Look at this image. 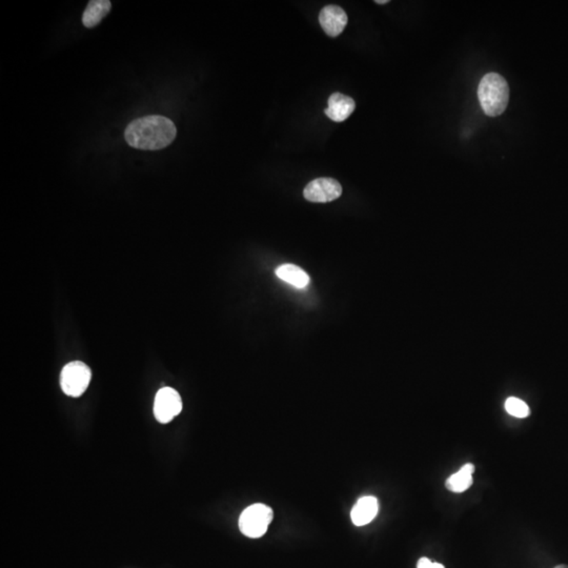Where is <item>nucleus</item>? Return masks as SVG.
<instances>
[{"mask_svg":"<svg viewBox=\"0 0 568 568\" xmlns=\"http://www.w3.org/2000/svg\"><path fill=\"white\" fill-rule=\"evenodd\" d=\"M177 135L171 119L149 115L135 119L127 127L124 138L130 147L143 151H158L169 147Z\"/></svg>","mask_w":568,"mask_h":568,"instance_id":"1","label":"nucleus"},{"mask_svg":"<svg viewBox=\"0 0 568 568\" xmlns=\"http://www.w3.org/2000/svg\"><path fill=\"white\" fill-rule=\"evenodd\" d=\"M478 97L487 116L503 114L510 102V87L505 78L497 73L486 74L478 87Z\"/></svg>","mask_w":568,"mask_h":568,"instance_id":"2","label":"nucleus"},{"mask_svg":"<svg viewBox=\"0 0 568 568\" xmlns=\"http://www.w3.org/2000/svg\"><path fill=\"white\" fill-rule=\"evenodd\" d=\"M274 512L264 504L257 503L243 510L239 518L240 532L249 538H260L268 532Z\"/></svg>","mask_w":568,"mask_h":568,"instance_id":"3","label":"nucleus"},{"mask_svg":"<svg viewBox=\"0 0 568 568\" xmlns=\"http://www.w3.org/2000/svg\"><path fill=\"white\" fill-rule=\"evenodd\" d=\"M91 378V370L86 363L73 361L67 363L61 371V389L70 397H80L89 387Z\"/></svg>","mask_w":568,"mask_h":568,"instance_id":"4","label":"nucleus"},{"mask_svg":"<svg viewBox=\"0 0 568 568\" xmlns=\"http://www.w3.org/2000/svg\"><path fill=\"white\" fill-rule=\"evenodd\" d=\"M182 411V400L177 391L172 387H163L156 393L154 401V416L160 423L171 422Z\"/></svg>","mask_w":568,"mask_h":568,"instance_id":"5","label":"nucleus"},{"mask_svg":"<svg viewBox=\"0 0 568 568\" xmlns=\"http://www.w3.org/2000/svg\"><path fill=\"white\" fill-rule=\"evenodd\" d=\"M342 195V186L333 178H318L305 186L303 196L311 202H331Z\"/></svg>","mask_w":568,"mask_h":568,"instance_id":"6","label":"nucleus"},{"mask_svg":"<svg viewBox=\"0 0 568 568\" xmlns=\"http://www.w3.org/2000/svg\"><path fill=\"white\" fill-rule=\"evenodd\" d=\"M348 20L344 10L335 5L324 7L319 14L320 26L331 37L339 36L348 24Z\"/></svg>","mask_w":568,"mask_h":568,"instance_id":"7","label":"nucleus"},{"mask_svg":"<svg viewBox=\"0 0 568 568\" xmlns=\"http://www.w3.org/2000/svg\"><path fill=\"white\" fill-rule=\"evenodd\" d=\"M327 104L329 108L325 110V114L335 122L346 120L356 108L354 99L341 93H334L329 98Z\"/></svg>","mask_w":568,"mask_h":568,"instance_id":"8","label":"nucleus"},{"mask_svg":"<svg viewBox=\"0 0 568 568\" xmlns=\"http://www.w3.org/2000/svg\"><path fill=\"white\" fill-rule=\"evenodd\" d=\"M378 510L379 504L377 498L365 496L359 499L352 508V512H350L352 523L356 526L368 524L376 518Z\"/></svg>","mask_w":568,"mask_h":568,"instance_id":"9","label":"nucleus"},{"mask_svg":"<svg viewBox=\"0 0 568 568\" xmlns=\"http://www.w3.org/2000/svg\"><path fill=\"white\" fill-rule=\"evenodd\" d=\"M112 3L108 0H91L87 9L83 12V24L86 28L92 29L98 26L106 16L110 13Z\"/></svg>","mask_w":568,"mask_h":568,"instance_id":"10","label":"nucleus"},{"mask_svg":"<svg viewBox=\"0 0 568 568\" xmlns=\"http://www.w3.org/2000/svg\"><path fill=\"white\" fill-rule=\"evenodd\" d=\"M475 466L471 463L465 464L460 471L448 478L445 483L446 489L453 493H463L473 485V473Z\"/></svg>","mask_w":568,"mask_h":568,"instance_id":"11","label":"nucleus"},{"mask_svg":"<svg viewBox=\"0 0 568 568\" xmlns=\"http://www.w3.org/2000/svg\"><path fill=\"white\" fill-rule=\"evenodd\" d=\"M277 277L290 283L295 288L303 289L309 283V276L299 266L294 264H283L276 270Z\"/></svg>","mask_w":568,"mask_h":568,"instance_id":"12","label":"nucleus"},{"mask_svg":"<svg viewBox=\"0 0 568 568\" xmlns=\"http://www.w3.org/2000/svg\"><path fill=\"white\" fill-rule=\"evenodd\" d=\"M505 409L510 415L516 418H526L530 414L528 405L522 400L514 397H510L506 400Z\"/></svg>","mask_w":568,"mask_h":568,"instance_id":"13","label":"nucleus"},{"mask_svg":"<svg viewBox=\"0 0 568 568\" xmlns=\"http://www.w3.org/2000/svg\"><path fill=\"white\" fill-rule=\"evenodd\" d=\"M417 568H432V562L428 558H422L418 561Z\"/></svg>","mask_w":568,"mask_h":568,"instance_id":"14","label":"nucleus"},{"mask_svg":"<svg viewBox=\"0 0 568 568\" xmlns=\"http://www.w3.org/2000/svg\"><path fill=\"white\" fill-rule=\"evenodd\" d=\"M377 5H385V3H389V0H376Z\"/></svg>","mask_w":568,"mask_h":568,"instance_id":"15","label":"nucleus"},{"mask_svg":"<svg viewBox=\"0 0 568 568\" xmlns=\"http://www.w3.org/2000/svg\"><path fill=\"white\" fill-rule=\"evenodd\" d=\"M432 568H445V567L444 566L442 565V564L434 563V562H432Z\"/></svg>","mask_w":568,"mask_h":568,"instance_id":"16","label":"nucleus"},{"mask_svg":"<svg viewBox=\"0 0 568 568\" xmlns=\"http://www.w3.org/2000/svg\"><path fill=\"white\" fill-rule=\"evenodd\" d=\"M555 568H568L567 565H558Z\"/></svg>","mask_w":568,"mask_h":568,"instance_id":"17","label":"nucleus"}]
</instances>
